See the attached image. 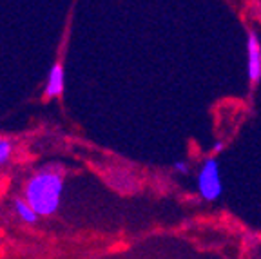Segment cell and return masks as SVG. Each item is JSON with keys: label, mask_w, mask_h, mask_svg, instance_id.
<instances>
[{"label": "cell", "mask_w": 261, "mask_h": 259, "mask_svg": "<svg viewBox=\"0 0 261 259\" xmlns=\"http://www.w3.org/2000/svg\"><path fill=\"white\" fill-rule=\"evenodd\" d=\"M15 212H16V216L22 219V221L29 223V225H35V223L38 221V218H40V216L35 212V209H33V206L29 205L24 198L15 199Z\"/></svg>", "instance_id": "5"}, {"label": "cell", "mask_w": 261, "mask_h": 259, "mask_svg": "<svg viewBox=\"0 0 261 259\" xmlns=\"http://www.w3.org/2000/svg\"><path fill=\"white\" fill-rule=\"evenodd\" d=\"M62 91H64V69H62L60 64H55L51 67V71H49L47 85H45V96H60Z\"/></svg>", "instance_id": "4"}, {"label": "cell", "mask_w": 261, "mask_h": 259, "mask_svg": "<svg viewBox=\"0 0 261 259\" xmlns=\"http://www.w3.org/2000/svg\"><path fill=\"white\" fill-rule=\"evenodd\" d=\"M64 192V174L57 169H42L28 179L24 187V199L38 216L47 218L60 209Z\"/></svg>", "instance_id": "1"}, {"label": "cell", "mask_w": 261, "mask_h": 259, "mask_svg": "<svg viewBox=\"0 0 261 259\" xmlns=\"http://www.w3.org/2000/svg\"><path fill=\"white\" fill-rule=\"evenodd\" d=\"M196 191L203 201L212 203L223 194V179H221L220 162L214 156L203 160L198 172H196Z\"/></svg>", "instance_id": "2"}, {"label": "cell", "mask_w": 261, "mask_h": 259, "mask_svg": "<svg viewBox=\"0 0 261 259\" xmlns=\"http://www.w3.org/2000/svg\"><path fill=\"white\" fill-rule=\"evenodd\" d=\"M245 53H247V78L250 84L256 85L261 82V38L254 29L247 31Z\"/></svg>", "instance_id": "3"}, {"label": "cell", "mask_w": 261, "mask_h": 259, "mask_svg": "<svg viewBox=\"0 0 261 259\" xmlns=\"http://www.w3.org/2000/svg\"><path fill=\"white\" fill-rule=\"evenodd\" d=\"M172 170H174L176 174L185 176V174H189V172H191V165H189L185 160H178V162L172 163Z\"/></svg>", "instance_id": "7"}, {"label": "cell", "mask_w": 261, "mask_h": 259, "mask_svg": "<svg viewBox=\"0 0 261 259\" xmlns=\"http://www.w3.org/2000/svg\"><path fill=\"white\" fill-rule=\"evenodd\" d=\"M13 152V143L8 138H0V165H4L6 162H9Z\"/></svg>", "instance_id": "6"}, {"label": "cell", "mask_w": 261, "mask_h": 259, "mask_svg": "<svg viewBox=\"0 0 261 259\" xmlns=\"http://www.w3.org/2000/svg\"><path fill=\"white\" fill-rule=\"evenodd\" d=\"M223 149H225V143H223V142H218L216 145H214V149H212V150H214V152H221Z\"/></svg>", "instance_id": "8"}]
</instances>
